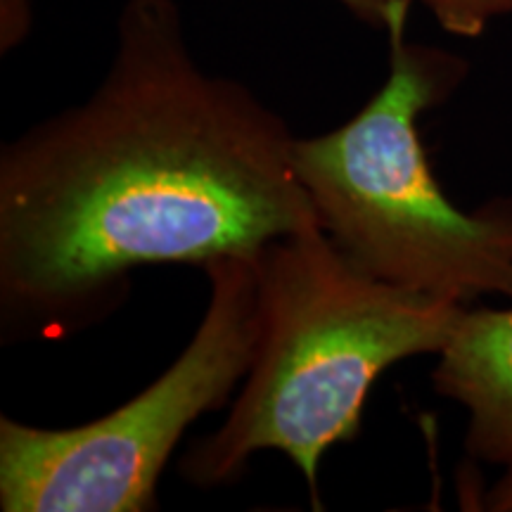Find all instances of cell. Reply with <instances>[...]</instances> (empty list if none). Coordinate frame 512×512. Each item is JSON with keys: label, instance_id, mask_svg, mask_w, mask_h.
<instances>
[{"label": "cell", "instance_id": "52a82bcc", "mask_svg": "<svg viewBox=\"0 0 512 512\" xmlns=\"http://www.w3.org/2000/svg\"><path fill=\"white\" fill-rule=\"evenodd\" d=\"M0 48L8 53L24 41L31 29V0H0Z\"/></svg>", "mask_w": 512, "mask_h": 512}, {"label": "cell", "instance_id": "277c9868", "mask_svg": "<svg viewBox=\"0 0 512 512\" xmlns=\"http://www.w3.org/2000/svg\"><path fill=\"white\" fill-rule=\"evenodd\" d=\"M209 304L181 356L117 411L46 430L0 418V510L147 512L188 427L245 382L259 335L254 256L204 266Z\"/></svg>", "mask_w": 512, "mask_h": 512}, {"label": "cell", "instance_id": "6da1fadb", "mask_svg": "<svg viewBox=\"0 0 512 512\" xmlns=\"http://www.w3.org/2000/svg\"><path fill=\"white\" fill-rule=\"evenodd\" d=\"M311 226L285 119L197 64L176 0H126L91 98L0 152L3 332H72L136 268H204Z\"/></svg>", "mask_w": 512, "mask_h": 512}, {"label": "cell", "instance_id": "5b68a950", "mask_svg": "<svg viewBox=\"0 0 512 512\" xmlns=\"http://www.w3.org/2000/svg\"><path fill=\"white\" fill-rule=\"evenodd\" d=\"M432 382L467 411V453L512 470V306L465 309Z\"/></svg>", "mask_w": 512, "mask_h": 512}, {"label": "cell", "instance_id": "9c48e42d", "mask_svg": "<svg viewBox=\"0 0 512 512\" xmlns=\"http://www.w3.org/2000/svg\"><path fill=\"white\" fill-rule=\"evenodd\" d=\"M484 508L498 512H512V470H505V475L498 479V484L484 498Z\"/></svg>", "mask_w": 512, "mask_h": 512}, {"label": "cell", "instance_id": "3957f363", "mask_svg": "<svg viewBox=\"0 0 512 512\" xmlns=\"http://www.w3.org/2000/svg\"><path fill=\"white\" fill-rule=\"evenodd\" d=\"M399 0L389 17V76L335 131L294 138V169L351 264L384 283L446 302L512 299V200L467 214L448 200L422 147L418 121L463 81L467 64L408 41Z\"/></svg>", "mask_w": 512, "mask_h": 512}, {"label": "cell", "instance_id": "7a4b0ae2", "mask_svg": "<svg viewBox=\"0 0 512 512\" xmlns=\"http://www.w3.org/2000/svg\"><path fill=\"white\" fill-rule=\"evenodd\" d=\"M254 266L252 366L223 425L181 458V475L216 489L256 453L283 451L318 508L320 458L356 439L377 377L403 358L439 354L467 306L373 278L320 226L268 242Z\"/></svg>", "mask_w": 512, "mask_h": 512}, {"label": "cell", "instance_id": "ba28073f", "mask_svg": "<svg viewBox=\"0 0 512 512\" xmlns=\"http://www.w3.org/2000/svg\"><path fill=\"white\" fill-rule=\"evenodd\" d=\"M337 3L344 5L351 15L368 24L370 29H387L389 17H392L399 0H337Z\"/></svg>", "mask_w": 512, "mask_h": 512}, {"label": "cell", "instance_id": "8992f818", "mask_svg": "<svg viewBox=\"0 0 512 512\" xmlns=\"http://www.w3.org/2000/svg\"><path fill=\"white\" fill-rule=\"evenodd\" d=\"M437 19L446 34L460 38L482 36L491 24L512 17V0H415Z\"/></svg>", "mask_w": 512, "mask_h": 512}]
</instances>
